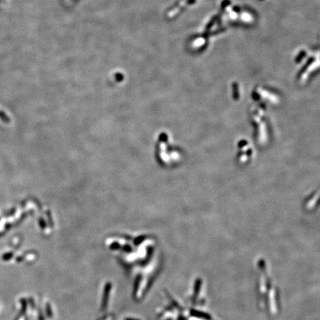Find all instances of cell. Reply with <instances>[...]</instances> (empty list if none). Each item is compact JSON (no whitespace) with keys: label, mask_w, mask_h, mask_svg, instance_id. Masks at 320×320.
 Here are the masks:
<instances>
[{"label":"cell","mask_w":320,"mask_h":320,"mask_svg":"<svg viewBox=\"0 0 320 320\" xmlns=\"http://www.w3.org/2000/svg\"><path fill=\"white\" fill-rule=\"evenodd\" d=\"M0 120L4 122H10V119L7 116V115L2 111H0Z\"/></svg>","instance_id":"obj_1"}]
</instances>
